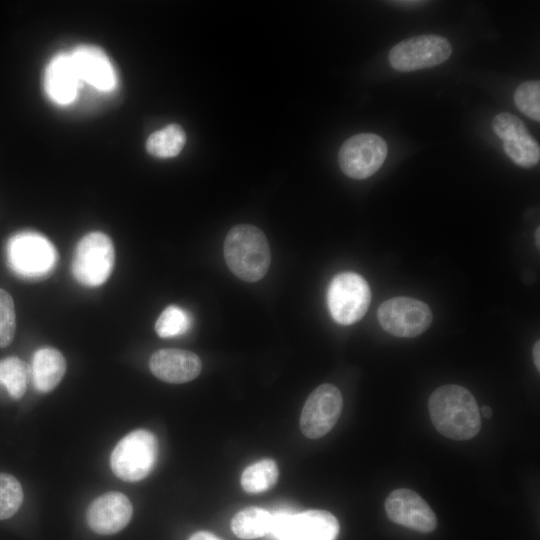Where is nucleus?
<instances>
[{"label": "nucleus", "mask_w": 540, "mask_h": 540, "mask_svg": "<svg viewBox=\"0 0 540 540\" xmlns=\"http://www.w3.org/2000/svg\"><path fill=\"white\" fill-rule=\"evenodd\" d=\"M428 408L434 427L445 437L468 440L480 431L478 404L463 386L450 384L437 388L429 398Z\"/></svg>", "instance_id": "1"}, {"label": "nucleus", "mask_w": 540, "mask_h": 540, "mask_svg": "<svg viewBox=\"0 0 540 540\" xmlns=\"http://www.w3.org/2000/svg\"><path fill=\"white\" fill-rule=\"evenodd\" d=\"M223 252L230 271L246 282L262 279L271 263L270 247L265 234L250 224H239L229 230Z\"/></svg>", "instance_id": "2"}, {"label": "nucleus", "mask_w": 540, "mask_h": 540, "mask_svg": "<svg viewBox=\"0 0 540 540\" xmlns=\"http://www.w3.org/2000/svg\"><path fill=\"white\" fill-rule=\"evenodd\" d=\"M158 442L149 430L138 429L124 436L114 447L110 466L113 473L126 482L144 479L155 466Z\"/></svg>", "instance_id": "3"}, {"label": "nucleus", "mask_w": 540, "mask_h": 540, "mask_svg": "<svg viewBox=\"0 0 540 540\" xmlns=\"http://www.w3.org/2000/svg\"><path fill=\"white\" fill-rule=\"evenodd\" d=\"M115 263V251L109 236L91 232L78 242L73 259L72 274L77 282L89 287L103 284Z\"/></svg>", "instance_id": "4"}, {"label": "nucleus", "mask_w": 540, "mask_h": 540, "mask_svg": "<svg viewBox=\"0 0 540 540\" xmlns=\"http://www.w3.org/2000/svg\"><path fill=\"white\" fill-rule=\"evenodd\" d=\"M371 290L367 281L355 272H341L333 277L327 289V305L335 322L351 325L367 312Z\"/></svg>", "instance_id": "5"}, {"label": "nucleus", "mask_w": 540, "mask_h": 540, "mask_svg": "<svg viewBox=\"0 0 540 540\" xmlns=\"http://www.w3.org/2000/svg\"><path fill=\"white\" fill-rule=\"evenodd\" d=\"M7 258L12 270L26 278L47 276L57 260L53 244L37 232H21L10 238Z\"/></svg>", "instance_id": "6"}, {"label": "nucleus", "mask_w": 540, "mask_h": 540, "mask_svg": "<svg viewBox=\"0 0 540 540\" xmlns=\"http://www.w3.org/2000/svg\"><path fill=\"white\" fill-rule=\"evenodd\" d=\"M272 516L270 533L278 540H336L339 533L338 520L328 511L279 512Z\"/></svg>", "instance_id": "7"}, {"label": "nucleus", "mask_w": 540, "mask_h": 540, "mask_svg": "<svg viewBox=\"0 0 540 540\" xmlns=\"http://www.w3.org/2000/svg\"><path fill=\"white\" fill-rule=\"evenodd\" d=\"M451 52V44L445 37L429 34L404 39L390 50L388 58L395 70L411 72L440 65Z\"/></svg>", "instance_id": "8"}, {"label": "nucleus", "mask_w": 540, "mask_h": 540, "mask_svg": "<svg viewBox=\"0 0 540 540\" xmlns=\"http://www.w3.org/2000/svg\"><path fill=\"white\" fill-rule=\"evenodd\" d=\"M377 318L386 332L404 338L422 334L433 319L426 303L410 297H394L384 301L378 308Z\"/></svg>", "instance_id": "9"}, {"label": "nucleus", "mask_w": 540, "mask_h": 540, "mask_svg": "<svg viewBox=\"0 0 540 540\" xmlns=\"http://www.w3.org/2000/svg\"><path fill=\"white\" fill-rule=\"evenodd\" d=\"M386 155L387 144L383 138L373 133H359L342 144L338 162L345 175L362 180L380 169Z\"/></svg>", "instance_id": "10"}, {"label": "nucleus", "mask_w": 540, "mask_h": 540, "mask_svg": "<svg viewBox=\"0 0 540 540\" xmlns=\"http://www.w3.org/2000/svg\"><path fill=\"white\" fill-rule=\"evenodd\" d=\"M343 406L339 389L332 384L318 386L308 396L300 417V429L310 438L326 435L336 424Z\"/></svg>", "instance_id": "11"}, {"label": "nucleus", "mask_w": 540, "mask_h": 540, "mask_svg": "<svg viewBox=\"0 0 540 540\" xmlns=\"http://www.w3.org/2000/svg\"><path fill=\"white\" fill-rule=\"evenodd\" d=\"M385 510L392 522L418 532L429 533L437 526V518L427 502L407 488L392 491L385 500Z\"/></svg>", "instance_id": "12"}, {"label": "nucleus", "mask_w": 540, "mask_h": 540, "mask_svg": "<svg viewBox=\"0 0 540 540\" xmlns=\"http://www.w3.org/2000/svg\"><path fill=\"white\" fill-rule=\"evenodd\" d=\"M133 507L121 492H108L94 499L87 508L86 521L89 528L100 535L118 533L130 522Z\"/></svg>", "instance_id": "13"}, {"label": "nucleus", "mask_w": 540, "mask_h": 540, "mask_svg": "<svg viewBox=\"0 0 540 540\" xmlns=\"http://www.w3.org/2000/svg\"><path fill=\"white\" fill-rule=\"evenodd\" d=\"M154 376L168 383H186L195 379L201 372L202 363L195 353L176 348L160 349L149 360Z\"/></svg>", "instance_id": "14"}, {"label": "nucleus", "mask_w": 540, "mask_h": 540, "mask_svg": "<svg viewBox=\"0 0 540 540\" xmlns=\"http://www.w3.org/2000/svg\"><path fill=\"white\" fill-rule=\"evenodd\" d=\"M71 59L80 80L102 91L114 88L116 76L106 54L95 46H79L71 54Z\"/></svg>", "instance_id": "15"}, {"label": "nucleus", "mask_w": 540, "mask_h": 540, "mask_svg": "<svg viewBox=\"0 0 540 540\" xmlns=\"http://www.w3.org/2000/svg\"><path fill=\"white\" fill-rule=\"evenodd\" d=\"M80 78L70 55L59 54L48 64L44 85L48 96L58 104L72 102L79 87Z\"/></svg>", "instance_id": "16"}, {"label": "nucleus", "mask_w": 540, "mask_h": 540, "mask_svg": "<svg viewBox=\"0 0 540 540\" xmlns=\"http://www.w3.org/2000/svg\"><path fill=\"white\" fill-rule=\"evenodd\" d=\"M66 371L63 354L54 347L45 346L35 351L32 358V380L40 393L52 391L62 380Z\"/></svg>", "instance_id": "17"}, {"label": "nucleus", "mask_w": 540, "mask_h": 540, "mask_svg": "<svg viewBox=\"0 0 540 540\" xmlns=\"http://www.w3.org/2000/svg\"><path fill=\"white\" fill-rule=\"evenodd\" d=\"M273 516L260 507H248L238 512L231 521L233 533L241 539L260 538L271 532Z\"/></svg>", "instance_id": "18"}, {"label": "nucleus", "mask_w": 540, "mask_h": 540, "mask_svg": "<svg viewBox=\"0 0 540 540\" xmlns=\"http://www.w3.org/2000/svg\"><path fill=\"white\" fill-rule=\"evenodd\" d=\"M186 142L184 129L178 124H169L152 133L146 142L147 151L158 158L177 156Z\"/></svg>", "instance_id": "19"}, {"label": "nucleus", "mask_w": 540, "mask_h": 540, "mask_svg": "<svg viewBox=\"0 0 540 540\" xmlns=\"http://www.w3.org/2000/svg\"><path fill=\"white\" fill-rule=\"evenodd\" d=\"M29 377L30 368L20 358L13 356L0 360V385L11 398L18 400L25 394Z\"/></svg>", "instance_id": "20"}, {"label": "nucleus", "mask_w": 540, "mask_h": 540, "mask_svg": "<svg viewBox=\"0 0 540 540\" xmlns=\"http://www.w3.org/2000/svg\"><path fill=\"white\" fill-rule=\"evenodd\" d=\"M279 476L276 462L262 459L248 466L242 473L241 486L248 493H260L272 488Z\"/></svg>", "instance_id": "21"}, {"label": "nucleus", "mask_w": 540, "mask_h": 540, "mask_svg": "<svg viewBox=\"0 0 540 540\" xmlns=\"http://www.w3.org/2000/svg\"><path fill=\"white\" fill-rule=\"evenodd\" d=\"M503 149L507 156L520 167L532 168L539 163V144L530 134L504 140Z\"/></svg>", "instance_id": "22"}, {"label": "nucleus", "mask_w": 540, "mask_h": 540, "mask_svg": "<svg viewBox=\"0 0 540 540\" xmlns=\"http://www.w3.org/2000/svg\"><path fill=\"white\" fill-rule=\"evenodd\" d=\"M192 325L190 313L183 308L170 305L166 307L155 323V331L161 338L176 337L189 331Z\"/></svg>", "instance_id": "23"}, {"label": "nucleus", "mask_w": 540, "mask_h": 540, "mask_svg": "<svg viewBox=\"0 0 540 540\" xmlns=\"http://www.w3.org/2000/svg\"><path fill=\"white\" fill-rule=\"evenodd\" d=\"M23 502L20 482L11 474L0 473V520L12 517Z\"/></svg>", "instance_id": "24"}, {"label": "nucleus", "mask_w": 540, "mask_h": 540, "mask_svg": "<svg viewBox=\"0 0 540 540\" xmlns=\"http://www.w3.org/2000/svg\"><path fill=\"white\" fill-rule=\"evenodd\" d=\"M517 108L529 118L540 121V83L526 81L520 84L514 93Z\"/></svg>", "instance_id": "25"}, {"label": "nucleus", "mask_w": 540, "mask_h": 540, "mask_svg": "<svg viewBox=\"0 0 540 540\" xmlns=\"http://www.w3.org/2000/svg\"><path fill=\"white\" fill-rule=\"evenodd\" d=\"M16 315L11 295L0 288V348L8 346L15 334Z\"/></svg>", "instance_id": "26"}, {"label": "nucleus", "mask_w": 540, "mask_h": 540, "mask_svg": "<svg viewBox=\"0 0 540 540\" xmlns=\"http://www.w3.org/2000/svg\"><path fill=\"white\" fill-rule=\"evenodd\" d=\"M494 133L504 140L529 134L524 122L515 115L507 112L499 113L492 121Z\"/></svg>", "instance_id": "27"}, {"label": "nucleus", "mask_w": 540, "mask_h": 540, "mask_svg": "<svg viewBox=\"0 0 540 540\" xmlns=\"http://www.w3.org/2000/svg\"><path fill=\"white\" fill-rule=\"evenodd\" d=\"M188 540H221L216 535L208 531H199L190 536Z\"/></svg>", "instance_id": "28"}, {"label": "nucleus", "mask_w": 540, "mask_h": 540, "mask_svg": "<svg viewBox=\"0 0 540 540\" xmlns=\"http://www.w3.org/2000/svg\"><path fill=\"white\" fill-rule=\"evenodd\" d=\"M388 3H391L393 5H398L400 7H417V6H421L423 4H425L426 2L425 1H418V0H409V1H404V0H401V1H390Z\"/></svg>", "instance_id": "29"}, {"label": "nucleus", "mask_w": 540, "mask_h": 540, "mask_svg": "<svg viewBox=\"0 0 540 540\" xmlns=\"http://www.w3.org/2000/svg\"><path fill=\"white\" fill-rule=\"evenodd\" d=\"M533 360L537 370H540V342L537 340L533 347Z\"/></svg>", "instance_id": "30"}, {"label": "nucleus", "mask_w": 540, "mask_h": 540, "mask_svg": "<svg viewBox=\"0 0 540 540\" xmlns=\"http://www.w3.org/2000/svg\"><path fill=\"white\" fill-rule=\"evenodd\" d=\"M481 413L485 418H490L492 416V410L488 406L482 407Z\"/></svg>", "instance_id": "31"}, {"label": "nucleus", "mask_w": 540, "mask_h": 540, "mask_svg": "<svg viewBox=\"0 0 540 540\" xmlns=\"http://www.w3.org/2000/svg\"><path fill=\"white\" fill-rule=\"evenodd\" d=\"M535 243H536L537 248H539L540 247V228L539 227H537L535 231Z\"/></svg>", "instance_id": "32"}]
</instances>
